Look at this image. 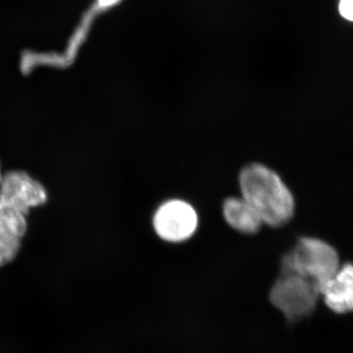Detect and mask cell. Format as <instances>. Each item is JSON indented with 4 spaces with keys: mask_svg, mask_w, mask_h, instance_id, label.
<instances>
[{
    "mask_svg": "<svg viewBox=\"0 0 353 353\" xmlns=\"http://www.w3.org/2000/svg\"><path fill=\"white\" fill-rule=\"evenodd\" d=\"M48 201V192L39 181L25 172L7 173L0 185V209L27 217L32 208Z\"/></svg>",
    "mask_w": 353,
    "mask_h": 353,
    "instance_id": "5b68a950",
    "label": "cell"
},
{
    "mask_svg": "<svg viewBox=\"0 0 353 353\" xmlns=\"http://www.w3.org/2000/svg\"><path fill=\"white\" fill-rule=\"evenodd\" d=\"M222 215L228 226L240 234H255L263 226L257 211L241 196H230L222 204Z\"/></svg>",
    "mask_w": 353,
    "mask_h": 353,
    "instance_id": "ba28073f",
    "label": "cell"
},
{
    "mask_svg": "<svg viewBox=\"0 0 353 353\" xmlns=\"http://www.w3.org/2000/svg\"><path fill=\"white\" fill-rule=\"evenodd\" d=\"M339 12L343 19L353 23V0H339Z\"/></svg>",
    "mask_w": 353,
    "mask_h": 353,
    "instance_id": "9c48e42d",
    "label": "cell"
},
{
    "mask_svg": "<svg viewBox=\"0 0 353 353\" xmlns=\"http://www.w3.org/2000/svg\"><path fill=\"white\" fill-rule=\"evenodd\" d=\"M3 176L4 175H2V173H1V167H0V185H1L2 179H3Z\"/></svg>",
    "mask_w": 353,
    "mask_h": 353,
    "instance_id": "30bf717a",
    "label": "cell"
},
{
    "mask_svg": "<svg viewBox=\"0 0 353 353\" xmlns=\"http://www.w3.org/2000/svg\"><path fill=\"white\" fill-rule=\"evenodd\" d=\"M239 185L241 196L257 211L264 225L281 228L294 217V194L277 172L267 165H245L239 174Z\"/></svg>",
    "mask_w": 353,
    "mask_h": 353,
    "instance_id": "6da1fadb",
    "label": "cell"
},
{
    "mask_svg": "<svg viewBox=\"0 0 353 353\" xmlns=\"http://www.w3.org/2000/svg\"><path fill=\"white\" fill-rule=\"evenodd\" d=\"M320 296L314 284L292 273H281L270 292L272 304L292 322L310 315Z\"/></svg>",
    "mask_w": 353,
    "mask_h": 353,
    "instance_id": "3957f363",
    "label": "cell"
},
{
    "mask_svg": "<svg viewBox=\"0 0 353 353\" xmlns=\"http://www.w3.org/2000/svg\"><path fill=\"white\" fill-rule=\"evenodd\" d=\"M152 226L161 240L181 243L190 240L196 234L199 215L189 202L179 199H169L155 211Z\"/></svg>",
    "mask_w": 353,
    "mask_h": 353,
    "instance_id": "277c9868",
    "label": "cell"
},
{
    "mask_svg": "<svg viewBox=\"0 0 353 353\" xmlns=\"http://www.w3.org/2000/svg\"><path fill=\"white\" fill-rule=\"evenodd\" d=\"M281 273H292L307 279L322 292L341 267L338 252L320 239L303 236L282 259Z\"/></svg>",
    "mask_w": 353,
    "mask_h": 353,
    "instance_id": "7a4b0ae2",
    "label": "cell"
},
{
    "mask_svg": "<svg viewBox=\"0 0 353 353\" xmlns=\"http://www.w3.org/2000/svg\"><path fill=\"white\" fill-rule=\"evenodd\" d=\"M321 296L334 312L341 314L353 311V264L347 263L339 268L323 288Z\"/></svg>",
    "mask_w": 353,
    "mask_h": 353,
    "instance_id": "8992f818",
    "label": "cell"
},
{
    "mask_svg": "<svg viewBox=\"0 0 353 353\" xmlns=\"http://www.w3.org/2000/svg\"><path fill=\"white\" fill-rule=\"evenodd\" d=\"M27 227V217L0 209V267L17 256Z\"/></svg>",
    "mask_w": 353,
    "mask_h": 353,
    "instance_id": "52a82bcc",
    "label": "cell"
}]
</instances>
